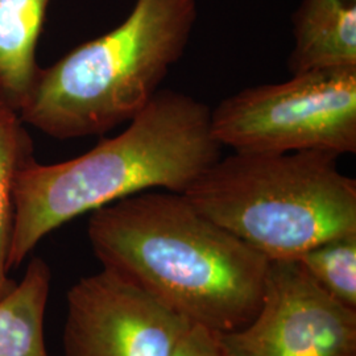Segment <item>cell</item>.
<instances>
[{
    "label": "cell",
    "instance_id": "obj_10",
    "mask_svg": "<svg viewBox=\"0 0 356 356\" xmlns=\"http://www.w3.org/2000/svg\"><path fill=\"white\" fill-rule=\"evenodd\" d=\"M51 284V268L35 257L0 298V356H51L44 331Z\"/></svg>",
    "mask_w": 356,
    "mask_h": 356
},
{
    "label": "cell",
    "instance_id": "obj_6",
    "mask_svg": "<svg viewBox=\"0 0 356 356\" xmlns=\"http://www.w3.org/2000/svg\"><path fill=\"white\" fill-rule=\"evenodd\" d=\"M222 339L231 356H356V309L334 300L297 260H270L254 318Z\"/></svg>",
    "mask_w": 356,
    "mask_h": 356
},
{
    "label": "cell",
    "instance_id": "obj_4",
    "mask_svg": "<svg viewBox=\"0 0 356 356\" xmlns=\"http://www.w3.org/2000/svg\"><path fill=\"white\" fill-rule=\"evenodd\" d=\"M323 151L234 152L182 194L201 214L269 260H294L356 234V181Z\"/></svg>",
    "mask_w": 356,
    "mask_h": 356
},
{
    "label": "cell",
    "instance_id": "obj_2",
    "mask_svg": "<svg viewBox=\"0 0 356 356\" xmlns=\"http://www.w3.org/2000/svg\"><path fill=\"white\" fill-rule=\"evenodd\" d=\"M211 110L186 94L160 90L120 135L58 164L31 159L16 177L10 270L51 231L132 194L184 193L220 157Z\"/></svg>",
    "mask_w": 356,
    "mask_h": 356
},
{
    "label": "cell",
    "instance_id": "obj_13",
    "mask_svg": "<svg viewBox=\"0 0 356 356\" xmlns=\"http://www.w3.org/2000/svg\"><path fill=\"white\" fill-rule=\"evenodd\" d=\"M170 356L231 355L222 339V332L191 323Z\"/></svg>",
    "mask_w": 356,
    "mask_h": 356
},
{
    "label": "cell",
    "instance_id": "obj_9",
    "mask_svg": "<svg viewBox=\"0 0 356 356\" xmlns=\"http://www.w3.org/2000/svg\"><path fill=\"white\" fill-rule=\"evenodd\" d=\"M51 0H0V101L17 114L36 81V48Z\"/></svg>",
    "mask_w": 356,
    "mask_h": 356
},
{
    "label": "cell",
    "instance_id": "obj_5",
    "mask_svg": "<svg viewBox=\"0 0 356 356\" xmlns=\"http://www.w3.org/2000/svg\"><path fill=\"white\" fill-rule=\"evenodd\" d=\"M210 131L235 152L356 153V66L242 90L210 113Z\"/></svg>",
    "mask_w": 356,
    "mask_h": 356
},
{
    "label": "cell",
    "instance_id": "obj_11",
    "mask_svg": "<svg viewBox=\"0 0 356 356\" xmlns=\"http://www.w3.org/2000/svg\"><path fill=\"white\" fill-rule=\"evenodd\" d=\"M23 120L0 101V298L15 286L8 276V256L13 239L15 182L20 169L32 159L31 141Z\"/></svg>",
    "mask_w": 356,
    "mask_h": 356
},
{
    "label": "cell",
    "instance_id": "obj_3",
    "mask_svg": "<svg viewBox=\"0 0 356 356\" xmlns=\"http://www.w3.org/2000/svg\"><path fill=\"white\" fill-rule=\"evenodd\" d=\"M197 16V0H136L113 31L38 70L20 119L57 139L131 122L184 56Z\"/></svg>",
    "mask_w": 356,
    "mask_h": 356
},
{
    "label": "cell",
    "instance_id": "obj_1",
    "mask_svg": "<svg viewBox=\"0 0 356 356\" xmlns=\"http://www.w3.org/2000/svg\"><path fill=\"white\" fill-rule=\"evenodd\" d=\"M88 234L104 269L193 325L239 330L261 305L270 260L181 193L141 191L103 206Z\"/></svg>",
    "mask_w": 356,
    "mask_h": 356
},
{
    "label": "cell",
    "instance_id": "obj_8",
    "mask_svg": "<svg viewBox=\"0 0 356 356\" xmlns=\"http://www.w3.org/2000/svg\"><path fill=\"white\" fill-rule=\"evenodd\" d=\"M292 23V74L356 66V0H302Z\"/></svg>",
    "mask_w": 356,
    "mask_h": 356
},
{
    "label": "cell",
    "instance_id": "obj_7",
    "mask_svg": "<svg viewBox=\"0 0 356 356\" xmlns=\"http://www.w3.org/2000/svg\"><path fill=\"white\" fill-rule=\"evenodd\" d=\"M64 356H170L188 319L102 268L69 289Z\"/></svg>",
    "mask_w": 356,
    "mask_h": 356
},
{
    "label": "cell",
    "instance_id": "obj_12",
    "mask_svg": "<svg viewBox=\"0 0 356 356\" xmlns=\"http://www.w3.org/2000/svg\"><path fill=\"white\" fill-rule=\"evenodd\" d=\"M294 260L334 300L356 309V234L321 243Z\"/></svg>",
    "mask_w": 356,
    "mask_h": 356
}]
</instances>
